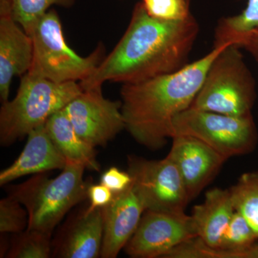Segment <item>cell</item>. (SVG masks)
Wrapping results in <instances>:
<instances>
[{
	"label": "cell",
	"instance_id": "obj_18",
	"mask_svg": "<svg viewBox=\"0 0 258 258\" xmlns=\"http://www.w3.org/2000/svg\"><path fill=\"white\" fill-rule=\"evenodd\" d=\"M230 190L235 211L245 218L258 237V171L242 174Z\"/></svg>",
	"mask_w": 258,
	"mask_h": 258
},
{
	"label": "cell",
	"instance_id": "obj_15",
	"mask_svg": "<svg viewBox=\"0 0 258 258\" xmlns=\"http://www.w3.org/2000/svg\"><path fill=\"white\" fill-rule=\"evenodd\" d=\"M235 212L230 190H209L205 200L194 207L191 217L197 235L208 245L220 248L226 229Z\"/></svg>",
	"mask_w": 258,
	"mask_h": 258
},
{
	"label": "cell",
	"instance_id": "obj_17",
	"mask_svg": "<svg viewBox=\"0 0 258 258\" xmlns=\"http://www.w3.org/2000/svg\"><path fill=\"white\" fill-rule=\"evenodd\" d=\"M45 125L52 142L67 162L80 164L88 170L100 171L96 149L78 135L64 108L50 117Z\"/></svg>",
	"mask_w": 258,
	"mask_h": 258
},
{
	"label": "cell",
	"instance_id": "obj_5",
	"mask_svg": "<svg viewBox=\"0 0 258 258\" xmlns=\"http://www.w3.org/2000/svg\"><path fill=\"white\" fill-rule=\"evenodd\" d=\"M240 49L229 44L215 57L189 108L233 116L252 114L255 81Z\"/></svg>",
	"mask_w": 258,
	"mask_h": 258
},
{
	"label": "cell",
	"instance_id": "obj_6",
	"mask_svg": "<svg viewBox=\"0 0 258 258\" xmlns=\"http://www.w3.org/2000/svg\"><path fill=\"white\" fill-rule=\"evenodd\" d=\"M30 36L33 60L28 73L53 82H81L93 74L104 58L102 44L87 57L74 52L64 40L60 18L54 9L42 17Z\"/></svg>",
	"mask_w": 258,
	"mask_h": 258
},
{
	"label": "cell",
	"instance_id": "obj_9",
	"mask_svg": "<svg viewBox=\"0 0 258 258\" xmlns=\"http://www.w3.org/2000/svg\"><path fill=\"white\" fill-rule=\"evenodd\" d=\"M78 135L91 147H104L125 129L121 101L107 99L102 87L86 90L64 108Z\"/></svg>",
	"mask_w": 258,
	"mask_h": 258
},
{
	"label": "cell",
	"instance_id": "obj_26",
	"mask_svg": "<svg viewBox=\"0 0 258 258\" xmlns=\"http://www.w3.org/2000/svg\"><path fill=\"white\" fill-rule=\"evenodd\" d=\"M100 181L101 184L104 185L115 195L128 189L133 179L128 171L125 172L113 166L102 174Z\"/></svg>",
	"mask_w": 258,
	"mask_h": 258
},
{
	"label": "cell",
	"instance_id": "obj_1",
	"mask_svg": "<svg viewBox=\"0 0 258 258\" xmlns=\"http://www.w3.org/2000/svg\"><path fill=\"white\" fill-rule=\"evenodd\" d=\"M199 32L192 15L181 20H160L148 14L142 2L137 3L119 42L80 85L86 91L108 81L136 83L179 71L188 64Z\"/></svg>",
	"mask_w": 258,
	"mask_h": 258
},
{
	"label": "cell",
	"instance_id": "obj_27",
	"mask_svg": "<svg viewBox=\"0 0 258 258\" xmlns=\"http://www.w3.org/2000/svg\"><path fill=\"white\" fill-rule=\"evenodd\" d=\"M113 194L104 185L91 184L88 190V198L90 200L88 208L94 210L106 207L111 203L113 198Z\"/></svg>",
	"mask_w": 258,
	"mask_h": 258
},
{
	"label": "cell",
	"instance_id": "obj_2",
	"mask_svg": "<svg viewBox=\"0 0 258 258\" xmlns=\"http://www.w3.org/2000/svg\"><path fill=\"white\" fill-rule=\"evenodd\" d=\"M229 44L213 47L202 58L171 74L122 86L125 129L139 144L157 150L172 137L173 120L189 108L215 57Z\"/></svg>",
	"mask_w": 258,
	"mask_h": 258
},
{
	"label": "cell",
	"instance_id": "obj_21",
	"mask_svg": "<svg viewBox=\"0 0 258 258\" xmlns=\"http://www.w3.org/2000/svg\"><path fill=\"white\" fill-rule=\"evenodd\" d=\"M76 0H11L13 18L29 35L53 5L71 8Z\"/></svg>",
	"mask_w": 258,
	"mask_h": 258
},
{
	"label": "cell",
	"instance_id": "obj_4",
	"mask_svg": "<svg viewBox=\"0 0 258 258\" xmlns=\"http://www.w3.org/2000/svg\"><path fill=\"white\" fill-rule=\"evenodd\" d=\"M78 82L55 83L27 73L16 96L0 109V142L8 147L29 134L82 92Z\"/></svg>",
	"mask_w": 258,
	"mask_h": 258
},
{
	"label": "cell",
	"instance_id": "obj_28",
	"mask_svg": "<svg viewBox=\"0 0 258 258\" xmlns=\"http://www.w3.org/2000/svg\"><path fill=\"white\" fill-rule=\"evenodd\" d=\"M232 44L247 50L258 62V28L240 34L232 40Z\"/></svg>",
	"mask_w": 258,
	"mask_h": 258
},
{
	"label": "cell",
	"instance_id": "obj_24",
	"mask_svg": "<svg viewBox=\"0 0 258 258\" xmlns=\"http://www.w3.org/2000/svg\"><path fill=\"white\" fill-rule=\"evenodd\" d=\"M164 258H237L233 252L215 248L199 237L186 240L173 249Z\"/></svg>",
	"mask_w": 258,
	"mask_h": 258
},
{
	"label": "cell",
	"instance_id": "obj_16",
	"mask_svg": "<svg viewBox=\"0 0 258 258\" xmlns=\"http://www.w3.org/2000/svg\"><path fill=\"white\" fill-rule=\"evenodd\" d=\"M103 237V209L87 208L64 235L57 257L96 258L101 256Z\"/></svg>",
	"mask_w": 258,
	"mask_h": 258
},
{
	"label": "cell",
	"instance_id": "obj_13",
	"mask_svg": "<svg viewBox=\"0 0 258 258\" xmlns=\"http://www.w3.org/2000/svg\"><path fill=\"white\" fill-rule=\"evenodd\" d=\"M103 209V237L101 257L115 258L135 233L145 212L133 185L113 195Z\"/></svg>",
	"mask_w": 258,
	"mask_h": 258
},
{
	"label": "cell",
	"instance_id": "obj_23",
	"mask_svg": "<svg viewBox=\"0 0 258 258\" xmlns=\"http://www.w3.org/2000/svg\"><path fill=\"white\" fill-rule=\"evenodd\" d=\"M28 214L16 200L8 196L0 201V232L19 234L28 229Z\"/></svg>",
	"mask_w": 258,
	"mask_h": 258
},
{
	"label": "cell",
	"instance_id": "obj_14",
	"mask_svg": "<svg viewBox=\"0 0 258 258\" xmlns=\"http://www.w3.org/2000/svg\"><path fill=\"white\" fill-rule=\"evenodd\" d=\"M66 164L67 160L52 142L45 125H41L28 134V142L18 159L1 171L0 185L4 186L29 174L45 173L54 169L62 170Z\"/></svg>",
	"mask_w": 258,
	"mask_h": 258
},
{
	"label": "cell",
	"instance_id": "obj_20",
	"mask_svg": "<svg viewBox=\"0 0 258 258\" xmlns=\"http://www.w3.org/2000/svg\"><path fill=\"white\" fill-rule=\"evenodd\" d=\"M257 241L253 229L240 213L235 211L222 237L220 248L233 252L237 258H249V249Z\"/></svg>",
	"mask_w": 258,
	"mask_h": 258
},
{
	"label": "cell",
	"instance_id": "obj_19",
	"mask_svg": "<svg viewBox=\"0 0 258 258\" xmlns=\"http://www.w3.org/2000/svg\"><path fill=\"white\" fill-rule=\"evenodd\" d=\"M258 28V0H248L240 14L222 18L215 32L214 47L232 43L240 34Z\"/></svg>",
	"mask_w": 258,
	"mask_h": 258
},
{
	"label": "cell",
	"instance_id": "obj_7",
	"mask_svg": "<svg viewBox=\"0 0 258 258\" xmlns=\"http://www.w3.org/2000/svg\"><path fill=\"white\" fill-rule=\"evenodd\" d=\"M179 135L199 139L227 159L252 152L258 140L252 114L233 116L192 108L173 120L172 137Z\"/></svg>",
	"mask_w": 258,
	"mask_h": 258
},
{
	"label": "cell",
	"instance_id": "obj_12",
	"mask_svg": "<svg viewBox=\"0 0 258 258\" xmlns=\"http://www.w3.org/2000/svg\"><path fill=\"white\" fill-rule=\"evenodd\" d=\"M31 37L14 20L11 0H0V98L8 101L15 76H23L31 68Z\"/></svg>",
	"mask_w": 258,
	"mask_h": 258
},
{
	"label": "cell",
	"instance_id": "obj_22",
	"mask_svg": "<svg viewBox=\"0 0 258 258\" xmlns=\"http://www.w3.org/2000/svg\"><path fill=\"white\" fill-rule=\"evenodd\" d=\"M51 235L36 230L18 234L7 252L9 258H48L51 254Z\"/></svg>",
	"mask_w": 258,
	"mask_h": 258
},
{
	"label": "cell",
	"instance_id": "obj_29",
	"mask_svg": "<svg viewBox=\"0 0 258 258\" xmlns=\"http://www.w3.org/2000/svg\"><path fill=\"white\" fill-rule=\"evenodd\" d=\"M249 258H258V242L249 249Z\"/></svg>",
	"mask_w": 258,
	"mask_h": 258
},
{
	"label": "cell",
	"instance_id": "obj_8",
	"mask_svg": "<svg viewBox=\"0 0 258 258\" xmlns=\"http://www.w3.org/2000/svg\"><path fill=\"white\" fill-rule=\"evenodd\" d=\"M128 172L145 211L184 212L189 197L175 163L169 156L161 160L129 157Z\"/></svg>",
	"mask_w": 258,
	"mask_h": 258
},
{
	"label": "cell",
	"instance_id": "obj_10",
	"mask_svg": "<svg viewBox=\"0 0 258 258\" xmlns=\"http://www.w3.org/2000/svg\"><path fill=\"white\" fill-rule=\"evenodd\" d=\"M195 237L198 235L192 219L184 212L145 211L125 251L134 258H164Z\"/></svg>",
	"mask_w": 258,
	"mask_h": 258
},
{
	"label": "cell",
	"instance_id": "obj_3",
	"mask_svg": "<svg viewBox=\"0 0 258 258\" xmlns=\"http://www.w3.org/2000/svg\"><path fill=\"white\" fill-rule=\"evenodd\" d=\"M84 166L67 162L57 177L35 174L22 184L10 186L8 192L26 209L28 230L52 235L64 215L88 198L91 183L83 178Z\"/></svg>",
	"mask_w": 258,
	"mask_h": 258
},
{
	"label": "cell",
	"instance_id": "obj_11",
	"mask_svg": "<svg viewBox=\"0 0 258 258\" xmlns=\"http://www.w3.org/2000/svg\"><path fill=\"white\" fill-rule=\"evenodd\" d=\"M171 139L168 156L175 163L191 202L211 182L227 159L189 136H174Z\"/></svg>",
	"mask_w": 258,
	"mask_h": 258
},
{
	"label": "cell",
	"instance_id": "obj_25",
	"mask_svg": "<svg viewBox=\"0 0 258 258\" xmlns=\"http://www.w3.org/2000/svg\"><path fill=\"white\" fill-rule=\"evenodd\" d=\"M148 14L163 20H181L191 15L189 0H143Z\"/></svg>",
	"mask_w": 258,
	"mask_h": 258
}]
</instances>
